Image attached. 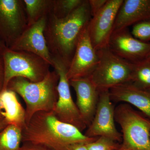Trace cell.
Listing matches in <instances>:
<instances>
[{"instance_id":"obj_24","label":"cell","mask_w":150,"mask_h":150,"mask_svg":"<svg viewBox=\"0 0 150 150\" xmlns=\"http://www.w3.org/2000/svg\"><path fill=\"white\" fill-rule=\"evenodd\" d=\"M92 17L101 10L108 0H88Z\"/></svg>"},{"instance_id":"obj_30","label":"cell","mask_w":150,"mask_h":150,"mask_svg":"<svg viewBox=\"0 0 150 150\" xmlns=\"http://www.w3.org/2000/svg\"><path fill=\"white\" fill-rule=\"evenodd\" d=\"M2 108H1V102H0V116H1V112L2 111Z\"/></svg>"},{"instance_id":"obj_4","label":"cell","mask_w":150,"mask_h":150,"mask_svg":"<svg viewBox=\"0 0 150 150\" xmlns=\"http://www.w3.org/2000/svg\"><path fill=\"white\" fill-rule=\"evenodd\" d=\"M115 120L122 133L118 150H150L149 118L128 103H121L115 108Z\"/></svg>"},{"instance_id":"obj_20","label":"cell","mask_w":150,"mask_h":150,"mask_svg":"<svg viewBox=\"0 0 150 150\" xmlns=\"http://www.w3.org/2000/svg\"><path fill=\"white\" fill-rule=\"evenodd\" d=\"M131 83L142 89L150 91V60L134 63Z\"/></svg>"},{"instance_id":"obj_19","label":"cell","mask_w":150,"mask_h":150,"mask_svg":"<svg viewBox=\"0 0 150 150\" xmlns=\"http://www.w3.org/2000/svg\"><path fill=\"white\" fill-rule=\"evenodd\" d=\"M22 139V129L8 125L0 131V150H19Z\"/></svg>"},{"instance_id":"obj_3","label":"cell","mask_w":150,"mask_h":150,"mask_svg":"<svg viewBox=\"0 0 150 150\" xmlns=\"http://www.w3.org/2000/svg\"><path fill=\"white\" fill-rule=\"evenodd\" d=\"M59 80V75L54 70L38 82H32L20 77L10 81L6 89L19 95L25 103L26 124L38 111L54 110L58 99Z\"/></svg>"},{"instance_id":"obj_16","label":"cell","mask_w":150,"mask_h":150,"mask_svg":"<svg viewBox=\"0 0 150 150\" xmlns=\"http://www.w3.org/2000/svg\"><path fill=\"white\" fill-rule=\"evenodd\" d=\"M112 102H125L134 105L150 120V91L142 89L129 83L109 90Z\"/></svg>"},{"instance_id":"obj_25","label":"cell","mask_w":150,"mask_h":150,"mask_svg":"<svg viewBox=\"0 0 150 150\" xmlns=\"http://www.w3.org/2000/svg\"><path fill=\"white\" fill-rule=\"evenodd\" d=\"M19 150H54L45 145L28 142L22 143Z\"/></svg>"},{"instance_id":"obj_6","label":"cell","mask_w":150,"mask_h":150,"mask_svg":"<svg viewBox=\"0 0 150 150\" xmlns=\"http://www.w3.org/2000/svg\"><path fill=\"white\" fill-rule=\"evenodd\" d=\"M4 79L3 90L6 89L10 81L15 77H23L32 82L43 80L50 71L51 64L36 54L25 51L6 48L3 54Z\"/></svg>"},{"instance_id":"obj_21","label":"cell","mask_w":150,"mask_h":150,"mask_svg":"<svg viewBox=\"0 0 150 150\" xmlns=\"http://www.w3.org/2000/svg\"><path fill=\"white\" fill-rule=\"evenodd\" d=\"M84 0H53L50 13L58 18L69 16L83 2Z\"/></svg>"},{"instance_id":"obj_17","label":"cell","mask_w":150,"mask_h":150,"mask_svg":"<svg viewBox=\"0 0 150 150\" xmlns=\"http://www.w3.org/2000/svg\"><path fill=\"white\" fill-rule=\"evenodd\" d=\"M1 115L8 125L20 129L24 128L25 122V110L18 101L16 93L10 90H3L0 92Z\"/></svg>"},{"instance_id":"obj_27","label":"cell","mask_w":150,"mask_h":150,"mask_svg":"<svg viewBox=\"0 0 150 150\" xmlns=\"http://www.w3.org/2000/svg\"><path fill=\"white\" fill-rule=\"evenodd\" d=\"M85 143H76L70 145L68 150H88Z\"/></svg>"},{"instance_id":"obj_28","label":"cell","mask_w":150,"mask_h":150,"mask_svg":"<svg viewBox=\"0 0 150 150\" xmlns=\"http://www.w3.org/2000/svg\"><path fill=\"white\" fill-rule=\"evenodd\" d=\"M8 125L2 116H0V131L6 128Z\"/></svg>"},{"instance_id":"obj_12","label":"cell","mask_w":150,"mask_h":150,"mask_svg":"<svg viewBox=\"0 0 150 150\" xmlns=\"http://www.w3.org/2000/svg\"><path fill=\"white\" fill-rule=\"evenodd\" d=\"M108 47L117 56L133 64L146 59L150 52V43L135 38L128 28L112 32Z\"/></svg>"},{"instance_id":"obj_10","label":"cell","mask_w":150,"mask_h":150,"mask_svg":"<svg viewBox=\"0 0 150 150\" xmlns=\"http://www.w3.org/2000/svg\"><path fill=\"white\" fill-rule=\"evenodd\" d=\"M123 1V0H108L103 8L92 17L89 22V36L96 51L108 46L116 16Z\"/></svg>"},{"instance_id":"obj_29","label":"cell","mask_w":150,"mask_h":150,"mask_svg":"<svg viewBox=\"0 0 150 150\" xmlns=\"http://www.w3.org/2000/svg\"><path fill=\"white\" fill-rule=\"evenodd\" d=\"M7 48V47L6 46L5 44L0 40V55H3L4 52Z\"/></svg>"},{"instance_id":"obj_13","label":"cell","mask_w":150,"mask_h":150,"mask_svg":"<svg viewBox=\"0 0 150 150\" xmlns=\"http://www.w3.org/2000/svg\"><path fill=\"white\" fill-rule=\"evenodd\" d=\"M47 16L36 23L28 26L13 46L9 48L13 51L31 52L45 59L53 66V59L48 50L44 35Z\"/></svg>"},{"instance_id":"obj_18","label":"cell","mask_w":150,"mask_h":150,"mask_svg":"<svg viewBox=\"0 0 150 150\" xmlns=\"http://www.w3.org/2000/svg\"><path fill=\"white\" fill-rule=\"evenodd\" d=\"M27 15L28 26L36 23L51 13L53 0H23Z\"/></svg>"},{"instance_id":"obj_23","label":"cell","mask_w":150,"mask_h":150,"mask_svg":"<svg viewBox=\"0 0 150 150\" xmlns=\"http://www.w3.org/2000/svg\"><path fill=\"white\" fill-rule=\"evenodd\" d=\"M120 144L118 142L103 137L86 144L88 150H118Z\"/></svg>"},{"instance_id":"obj_26","label":"cell","mask_w":150,"mask_h":150,"mask_svg":"<svg viewBox=\"0 0 150 150\" xmlns=\"http://www.w3.org/2000/svg\"><path fill=\"white\" fill-rule=\"evenodd\" d=\"M4 79V63L3 55H0V92L2 91Z\"/></svg>"},{"instance_id":"obj_9","label":"cell","mask_w":150,"mask_h":150,"mask_svg":"<svg viewBox=\"0 0 150 150\" xmlns=\"http://www.w3.org/2000/svg\"><path fill=\"white\" fill-rule=\"evenodd\" d=\"M115 108L110 99L109 90L99 91L95 114L84 135L89 138L103 137L121 143L122 134L115 124Z\"/></svg>"},{"instance_id":"obj_15","label":"cell","mask_w":150,"mask_h":150,"mask_svg":"<svg viewBox=\"0 0 150 150\" xmlns=\"http://www.w3.org/2000/svg\"><path fill=\"white\" fill-rule=\"evenodd\" d=\"M149 19L150 0H123L116 16L113 32Z\"/></svg>"},{"instance_id":"obj_22","label":"cell","mask_w":150,"mask_h":150,"mask_svg":"<svg viewBox=\"0 0 150 150\" xmlns=\"http://www.w3.org/2000/svg\"><path fill=\"white\" fill-rule=\"evenodd\" d=\"M131 33L138 40L145 43H150V19L134 24L132 26Z\"/></svg>"},{"instance_id":"obj_11","label":"cell","mask_w":150,"mask_h":150,"mask_svg":"<svg viewBox=\"0 0 150 150\" xmlns=\"http://www.w3.org/2000/svg\"><path fill=\"white\" fill-rule=\"evenodd\" d=\"M98 62L97 52L91 43L87 27L79 38L74 57L68 68V79L89 77Z\"/></svg>"},{"instance_id":"obj_14","label":"cell","mask_w":150,"mask_h":150,"mask_svg":"<svg viewBox=\"0 0 150 150\" xmlns=\"http://www.w3.org/2000/svg\"><path fill=\"white\" fill-rule=\"evenodd\" d=\"M76 96V105L83 120L88 127L93 119L99 98V91L88 78L69 81Z\"/></svg>"},{"instance_id":"obj_1","label":"cell","mask_w":150,"mask_h":150,"mask_svg":"<svg viewBox=\"0 0 150 150\" xmlns=\"http://www.w3.org/2000/svg\"><path fill=\"white\" fill-rule=\"evenodd\" d=\"M92 18L88 0L69 16L58 18L48 14L44 35L53 59L62 62L68 68L74 54L79 38Z\"/></svg>"},{"instance_id":"obj_5","label":"cell","mask_w":150,"mask_h":150,"mask_svg":"<svg viewBox=\"0 0 150 150\" xmlns=\"http://www.w3.org/2000/svg\"><path fill=\"white\" fill-rule=\"evenodd\" d=\"M98 62L89 77L99 91L132 81L134 64L121 59L108 47L97 50Z\"/></svg>"},{"instance_id":"obj_8","label":"cell","mask_w":150,"mask_h":150,"mask_svg":"<svg viewBox=\"0 0 150 150\" xmlns=\"http://www.w3.org/2000/svg\"><path fill=\"white\" fill-rule=\"evenodd\" d=\"M28 26L23 0H0V40L10 48Z\"/></svg>"},{"instance_id":"obj_2","label":"cell","mask_w":150,"mask_h":150,"mask_svg":"<svg viewBox=\"0 0 150 150\" xmlns=\"http://www.w3.org/2000/svg\"><path fill=\"white\" fill-rule=\"evenodd\" d=\"M22 142L45 145L54 150H68L73 144H88L98 138L86 137L75 126L59 120L53 111L35 113L22 130Z\"/></svg>"},{"instance_id":"obj_31","label":"cell","mask_w":150,"mask_h":150,"mask_svg":"<svg viewBox=\"0 0 150 150\" xmlns=\"http://www.w3.org/2000/svg\"><path fill=\"white\" fill-rule=\"evenodd\" d=\"M147 59H149V60H150V52L149 54V55H148L147 58Z\"/></svg>"},{"instance_id":"obj_7","label":"cell","mask_w":150,"mask_h":150,"mask_svg":"<svg viewBox=\"0 0 150 150\" xmlns=\"http://www.w3.org/2000/svg\"><path fill=\"white\" fill-rule=\"evenodd\" d=\"M52 67L59 76L58 99L53 112L60 121L73 125L82 132L87 126L72 97L69 81L67 77L68 68L61 61L54 59Z\"/></svg>"}]
</instances>
